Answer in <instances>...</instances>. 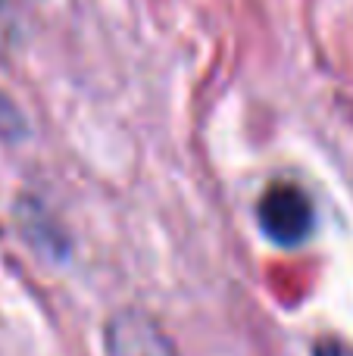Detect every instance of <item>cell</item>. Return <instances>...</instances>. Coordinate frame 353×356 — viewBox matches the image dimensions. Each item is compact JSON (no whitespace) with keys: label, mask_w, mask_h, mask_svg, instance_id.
<instances>
[{"label":"cell","mask_w":353,"mask_h":356,"mask_svg":"<svg viewBox=\"0 0 353 356\" xmlns=\"http://www.w3.org/2000/svg\"><path fill=\"white\" fill-rule=\"evenodd\" d=\"M256 222L272 244L297 247L316 228V209L300 184L272 181L256 203Z\"/></svg>","instance_id":"1"},{"label":"cell","mask_w":353,"mask_h":356,"mask_svg":"<svg viewBox=\"0 0 353 356\" xmlns=\"http://www.w3.org/2000/svg\"><path fill=\"white\" fill-rule=\"evenodd\" d=\"M106 356H179L172 338L141 309H119L104 328Z\"/></svg>","instance_id":"2"},{"label":"cell","mask_w":353,"mask_h":356,"mask_svg":"<svg viewBox=\"0 0 353 356\" xmlns=\"http://www.w3.org/2000/svg\"><path fill=\"white\" fill-rule=\"evenodd\" d=\"M22 131H25L22 113L16 110V104H10V100L0 94V138L16 141V138H22Z\"/></svg>","instance_id":"3"},{"label":"cell","mask_w":353,"mask_h":356,"mask_svg":"<svg viewBox=\"0 0 353 356\" xmlns=\"http://www.w3.org/2000/svg\"><path fill=\"white\" fill-rule=\"evenodd\" d=\"M313 356H353V347L338 338H322L313 347Z\"/></svg>","instance_id":"4"}]
</instances>
